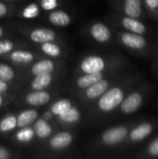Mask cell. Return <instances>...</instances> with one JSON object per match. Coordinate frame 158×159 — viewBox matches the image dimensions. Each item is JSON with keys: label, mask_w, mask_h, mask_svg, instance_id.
I'll return each mask as SVG.
<instances>
[{"label": "cell", "mask_w": 158, "mask_h": 159, "mask_svg": "<svg viewBox=\"0 0 158 159\" xmlns=\"http://www.w3.org/2000/svg\"><path fill=\"white\" fill-rule=\"evenodd\" d=\"M124 10L128 17L139 18L142 14V0H125Z\"/></svg>", "instance_id": "12"}, {"label": "cell", "mask_w": 158, "mask_h": 159, "mask_svg": "<svg viewBox=\"0 0 158 159\" xmlns=\"http://www.w3.org/2000/svg\"><path fill=\"white\" fill-rule=\"evenodd\" d=\"M9 157H10V154L8 150H7L3 146H0V159H7L9 158Z\"/></svg>", "instance_id": "32"}, {"label": "cell", "mask_w": 158, "mask_h": 159, "mask_svg": "<svg viewBox=\"0 0 158 159\" xmlns=\"http://www.w3.org/2000/svg\"><path fill=\"white\" fill-rule=\"evenodd\" d=\"M103 77L102 72L99 73H93V74H85L84 75L80 76L77 81L76 84L79 88L81 89H86L88 87H89L90 85L94 84L95 82L101 80Z\"/></svg>", "instance_id": "17"}, {"label": "cell", "mask_w": 158, "mask_h": 159, "mask_svg": "<svg viewBox=\"0 0 158 159\" xmlns=\"http://www.w3.org/2000/svg\"><path fill=\"white\" fill-rule=\"evenodd\" d=\"M81 70L85 74H93L102 72L105 68L104 60L96 55H91L86 57L80 64Z\"/></svg>", "instance_id": "2"}, {"label": "cell", "mask_w": 158, "mask_h": 159, "mask_svg": "<svg viewBox=\"0 0 158 159\" xmlns=\"http://www.w3.org/2000/svg\"><path fill=\"white\" fill-rule=\"evenodd\" d=\"M122 24L126 29H128L129 31H131L135 34H142L146 31L144 24L134 18H130V17L124 18L122 20Z\"/></svg>", "instance_id": "14"}, {"label": "cell", "mask_w": 158, "mask_h": 159, "mask_svg": "<svg viewBox=\"0 0 158 159\" xmlns=\"http://www.w3.org/2000/svg\"><path fill=\"white\" fill-rule=\"evenodd\" d=\"M59 116H60L61 120L63 121V122L74 123V122H76V121H78L80 119V113L75 107L71 106L64 113L61 114Z\"/></svg>", "instance_id": "21"}, {"label": "cell", "mask_w": 158, "mask_h": 159, "mask_svg": "<svg viewBox=\"0 0 158 159\" xmlns=\"http://www.w3.org/2000/svg\"><path fill=\"white\" fill-rule=\"evenodd\" d=\"M56 37L54 31L47 28H38L34 29L30 34V38L34 43H45L53 41Z\"/></svg>", "instance_id": "7"}, {"label": "cell", "mask_w": 158, "mask_h": 159, "mask_svg": "<svg viewBox=\"0 0 158 159\" xmlns=\"http://www.w3.org/2000/svg\"><path fill=\"white\" fill-rule=\"evenodd\" d=\"M37 118V112L34 109H29L21 112L17 117V127L24 128L32 124Z\"/></svg>", "instance_id": "16"}, {"label": "cell", "mask_w": 158, "mask_h": 159, "mask_svg": "<svg viewBox=\"0 0 158 159\" xmlns=\"http://www.w3.org/2000/svg\"><path fill=\"white\" fill-rule=\"evenodd\" d=\"M73 141V137L69 132H60L50 139L49 145L55 150H61L68 147Z\"/></svg>", "instance_id": "8"}, {"label": "cell", "mask_w": 158, "mask_h": 159, "mask_svg": "<svg viewBox=\"0 0 158 159\" xmlns=\"http://www.w3.org/2000/svg\"><path fill=\"white\" fill-rule=\"evenodd\" d=\"M71 106H72V104L69 100L62 99V100H60V101L56 102L55 103H53V105L51 106V113H52V115L60 116L61 114L64 113Z\"/></svg>", "instance_id": "22"}, {"label": "cell", "mask_w": 158, "mask_h": 159, "mask_svg": "<svg viewBox=\"0 0 158 159\" xmlns=\"http://www.w3.org/2000/svg\"><path fill=\"white\" fill-rule=\"evenodd\" d=\"M15 75V73L13 71V69L7 65V64H0V80H3V81H10L13 79Z\"/></svg>", "instance_id": "25"}, {"label": "cell", "mask_w": 158, "mask_h": 159, "mask_svg": "<svg viewBox=\"0 0 158 159\" xmlns=\"http://www.w3.org/2000/svg\"><path fill=\"white\" fill-rule=\"evenodd\" d=\"M52 81V75L50 74H44L35 75L34 79L31 83V87L34 90H43L47 88Z\"/></svg>", "instance_id": "18"}, {"label": "cell", "mask_w": 158, "mask_h": 159, "mask_svg": "<svg viewBox=\"0 0 158 159\" xmlns=\"http://www.w3.org/2000/svg\"><path fill=\"white\" fill-rule=\"evenodd\" d=\"M124 100V92L120 88H112L106 90L99 100V108L103 112H111Z\"/></svg>", "instance_id": "1"}, {"label": "cell", "mask_w": 158, "mask_h": 159, "mask_svg": "<svg viewBox=\"0 0 158 159\" xmlns=\"http://www.w3.org/2000/svg\"><path fill=\"white\" fill-rule=\"evenodd\" d=\"M142 103V97L138 92H133L129 94L126 99L120 103L121 111L125 114H131L136 112Z\"/></svg>", "instance_id": "4"}, {"label": "cell", "mask_w": 158, "mask_h": 159, "mask_svg": "<svg viewBox=\"0 0 158 159\" xmlns=\"http://www.w3.org/2000/svg\"><path fill=\"white\" fill-rule=\"evenodd\" d=\"M57 0H41V7L45 10H52L57 7Z\"/></svg>", "instance_id": "29"}, {"label": "cell", "mask_w": 158, "mask_h": 159, "mask_svg": "<svg viewBox=\"0 0 158 159\" xmlns=\"http://www.w3.org/2000/svg\"><path fill=\"white\" fill-rule=\"evenodd\" d=\"M22 15L26 19H34V18L37 17L39 15V9H38L37 5L36 4H31V5L27 6L24 8Z\"/></svg>", "instance_id": "27"}, {"label": "cell", "mask_w": 158, "mask_h": 159, "mask_svg": "<svg viewBox=\"0 0 158 159\" xmlns=\"http://www.w3.org/2000/svg\"><path fill=\"white\" fill-rule=\"evenodd\" d=\"M91 36L100 43H105L111 38V31L110 29L103 23L97 22L94 23L90 28Z\"/></svg>", "instance_id": "6"}, {"label": "cell", "mask_w": 158, "mask_h": 159, "mask_svg": "<svg viewBox=\"0 0 158 159\" xmlns=\"http://www.w3.org/2000/svg\"><path fill=\"white\" fill-rule=\"evenodd\" d=\"M7 7L5 4L0 3V17H3L7 14Z\"/></svg>", "instance_id": "34"}, {"label": "cell", "mask_w": 158, "mask_h": 159, "mask_svg": "<svg viewBox=\"0 0 158 159\" xmlns=\"http://www.w3.org/2000/svg\"><path fill=\"white\" fill-rule=\"evenodd\" d=\"M13 48V43L10 40L0 41V55L8 53Z\"/></svg>", "instance_id": "28"}, {"label": "cell", "mask_w": 158, "mask_h": 159, "mask_svg": "<svg viewBox=\"0 0 158 159\" xmlns=\"http://www.w3.org/2000/svg\"><path fill=\"white\" fill-rule=\"evenodd\" d=\"M33 136H34V131L31 129H20L16 134V137H17L18 141L22 142V143L30 142L33 139Z\"/></svg>", "instance_id": "26"}, {"label": "cell", "mask_w": 158, "mask_h": 159, "mask_svg": "<svg viewBox=\"0 0 158 159\" xmlns=\"http://www.w3.org/2000/svg\"><path fill=\"white\" fill-rule=\"evenodd\" d=\"M7 90V84L6 81L0 80V94L6 92Z\"/></svg>", "instance_id": "33"}, {"label": "cell", "mask_w": 158, "mask_h": 159, "mask_svg": "<svg viewBox=\"0 0 158 159\" xmlns=\"http://www.w3.org/2000/svg\"><path fill=\"white\" fill-rule=\"evenodd\" d=\"M10 59L14 62L18 63H28L34 60V54L25 50H16L10 54Z\"/></svg>", "instance_id": "20"}, {"label": "cell", "mask_w": 158, "mask_h": 159, "mask_svg": "<svg viewBox=\"0 0 158 159\" xmlns=\"http://www.w3.org/2000/svg\"><path fill=\"white\" fill-rule=\"evenodd\" d=\"M50 101L49 93L44 90H35L34 92L29 93L26 96V102L30 105L33 106H40L47 103Z\"/></svg>", "instance_id": "10"}, {"label": "cell", "mask_w": 158, "mask_h": 159, "mask_svg": "<svg viewBox=\"0 0 158 159\" xmlns=\"http://www.w3.org/2000/svg\"><path fill=\"white\" fill-rule=\"evenodd\" d=\"M34 132L39 138L45 139L51 134L52 129H51L50 125L46 120L39 119L34 124Z\"/></svg>", "instance_id": "19"}, {"label": "cell", "mask_w": 158, "mask_h": 159, "mask_svg": "<svg viewBox=\"0 0 158 159\" xmlns=\"http://www.w3.org/2000/svg\"><path fill=\"white\" fill-rule=\"evenodd\" d=\"M49 21L59 27H64L67 26L70 21L71 18L68 13H66L63 10H54L49 14Z\"/></svg>", "instance_id": "13"}, {"label": "cell", "mask_w": 158, "mask_h": 159, "mask_svg": "<svg viewBox=\"0 0 158 159\" xmlns=\"http://www.w3.org/2000/svg\"><path fill=\"white\" fill-rule=\"evenodd\" d=\"M145 4L150 9L158 8V0H145Z\"/></svg>", "instance_id": "31"}, {"label": "cell", "mask_w": 158, "mask_h": 159, "mask_svg": "<svg viewBox=\"0 0 158 159\" xmlns=\"http://www.w3.org/2000/svg\"><path fill=\"white\" fill-rule=\"evenodd\" d=\"M153 126L150 123H143L138 127H136L130 132V140L133 142H140L145 139L152 133Z\"/></svg>", "instance_id": "11"}, {"label": "cell", "mask_w": 158, "mask_h": 159, "mask_svg": "<svg viewBox=\"0 0 158 159\" xmlns=\"http://www.w3.org/2000/svg\"><path fill=\"white\" fill-rule=\"evenodd\" d=\"M128 135V129L122 126L115 127L107 129L102 134V142L107 145H115L126 139Z\"/></svg>", "instance_id": "3"}, {"label": "cell", "mask_w": 158, "mask_h": 159, "mask_svg": "<svg viewBox=\"0 0 158 159\" xmlns=\"http://www.w3.org/2000/svg\"><path fill=\"white\" fill-rule=\"evenodd\" d=\"M121 41L125 46L133 49H141L146 45L145 38L139 34L124 33L121 35Z\"/></svg>", "instance_id": "5"}, {"label": "cell", "mask_w": 158, "mask_h": 159, "mask_svg": "<svg viewBox=\"0 0 158 159\" xmlns=\"http://www.w3.org/2000/svg\"><path fill=\"white\" fill-rule=\"evenodd\" d=\"M148 151H149V153H150L151 156L158 157V138L157 139H156V140L149 145Z\"/></svg>", "instance_id": "30"}, {"label": "cell", "mask_w": 158, "mask_h": 159, "mask_svg": "<svg viewBox=\"0 0 158 159\" xmlns=\"http://www.w3.org/2000/svg\"><path fill=\"white\" fill-rule=\"evenodd\" d=\"M2 103H3V97H2V95L0 94V106L2 105Z\"/></svg>", "instance_id": "35"}, {"label": "cell", "mask_w": 158, "mask_h": 159, "mask_svg": "<svg viewBox=\"0 0 158 159\" xmlns=\"http://www.w3.org/2000/svg\"><path fill=\"white\" fill-rule=\"evenodd\" d=\"M7 1H8V0H7Z\"/></svg>", "instance_id": "37"}, {"label": "cell", "mask_w": 158, "mask_h": 159, "mask_svg": "<svg viewBox=\"0 0 158 159\" xmlns=\"http://www.w3.org/2000/svg\"><path fill=\"white\" fill-rule=\"evenodd\" d=\"M41 49L44 53L51 56V57H57L61 54V48L54 44L52 41H49V42H45V43H42V46H41Z\"/></svg>", "instance_id": "23"}, {"label": "cell", "mask_w": 158, "mask_h": 159, "mask_svg": "<svg viewBox=\"0 0 158 159\" xmlns=\"http://www.w3.org/2000/svg\"><path fill=\"white\" fill-rule=\"evenodd\" d=\"M17 127V118L14 116H8L4 117L0 122V130L2 132H7L14 129Z\"/></svg>", "instance_id": "24"}, {"label": "cell", "mask_w": 158, "mask_h": 159, "mask_svg": "<svg viewBox=\"0 0 158 159\" xmlns=\"http://www.w3.org/2000/svg\"><path fill=\"white\" fill-rule=\"evenodd\" d=\"M108 81L102 78L101 80L95 82L94 84L87 88L86 95L88 99H96L98 97H101L108 89Z\"/></svg>", "instance_id": "9"}, {"label": "cell", "mask_w": 158, "mask_h": 159, "mask_svg": "<svg viewBox=\"0 0 158 159\" xmlns=\"http://www.w3.org/2000/svg\"><path fill=\"white\" fill-rule=\"evenodd\" d=\"M54 63L49 60H42L37 61L32 67V74L34 75H39L44 74H51L54 70Z\"/></svg>", "instance_id": "15"}, {"label": "cell", "mask_w": 158, "mask_h": 159, "mask_svg": "<svg viewBox=\"0 0 158 159\" xmlns=\"http://www.w3.org/2000/svg\"><path fill=\"white\" fill-rule=\"evenodd\" d=\"M2 34H3V29H2V27L0 26V37H1Z\"/></svg>", "instance_id": "36"}]
</instances>
